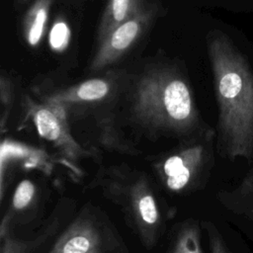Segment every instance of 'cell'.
I'll list each match as a JSON object with an SVG mask.
<instances>
[{"mask_svg":"<svg viewBox=\"0 0 253 253\" xmlns=\"http://www.w3.org/2000/svg\"><path fill=\"white\" fill-rule=\"evenodd\" d=\"M22 122L20 127L32 125L41 139L55 150L61 162L70 165L92 156L93 152L85 148L71 130V124L65 109L54 103L41 99L34 100L25 94L21 99Z\"/></svg>","mask_w":253,"mask_h":253,"instance_id":"8992f818","label":"cell"},{"mask_svg":"<svg viewBox=\"0 0 253 253\" xmlns=\"http://www.w3.org/2000/svg\"><path fill=\"white\" fill-rule=\"evenodd\" d=\"M71 30L67 22L58 18L52 25L49 35H48V43L50 48L55 52L64 51L70 42Z\"/></svg>","mask_w":253,"mask_h":253,"instance_id":"5bb4252c","label":"cell"},{"mask_svg":"<svg viewBox=\"0 0 253 253\" xmlns=\"http://www.w3.org/2000/svg\"><path fill=\"white\" fill-rule=\"evenodd\" d=\"M37 202L38 191L36 184L31 179L22 180L14 191L11 205L3 215L0 229L9 228L17 217H25L26 213L35 209Z\"/></svg>","mask_w":253,"mask_h":253,"instance_id":"9c48e42d","label":"cell"},{"mask_svg":"<svg viewBox=\"0 0 253 253\" xmlns=\"http://www.w3.org/2000/svg\"><path fill=\"white\" fill-rule=\"evenodd\" d=\"M126 122L150 141L176 142L213 131L203 121L188 81L169 67L152 68L134 82Z\"/></svg>","mask_w":253,"mask_h":253,"instance_id":"6da1fadb","label":"cell"},{"mask_svg":"<svg viewBox=\"0 0 253 253\" xmlns=\"http://www.w3.org/2000/svg\"><path fill=\"white\" fill-rule=\"evenodd\" d=\"M142 8H144L143 0H109L98 29L99 42H101L114 28Z\"/></svg>","mask_w":253,"mask_h":253,"instance_id":"8fae6325","label":"cell"},{"mask_svg":"<svg viewBox=\"0 0 253 253\" xmlns=\"http://www.w3.org/2000/svg\"><path fill=\"white\" fill-rule=\"evenodd\" d=\"M0 100H1V120L0 126L2 133L6 131L8 127L9 116L13 106L14 100V87L9 77H6L4 74L0 77Z\"/></svg>","mask_w":253,"mask_h":253,"instance_id":"9a60e30c","label":"cell"},{"mask_svg":"<svg viewBox=\"0 0 253 253\" xmlns=\"http://www.w3.org/2000/svg\"><path fill=\"white\" fill-rule=\"evenodd\" d=\"M58 217L47 246L37 253H130L123 237L99 207L88 203L59 232Z\"/></svg>","mask_w":253,"mask_h":253,"instance_id":"5b68a950","label":"cell"},{"mask_svg":"<svg viewBox=\"0 0 253 253\" xmlns=\"http://www.w3.org/2000/svg\"><path fill=\"white\" fill-rule=\"evenodd\" d=\"M170 253H203L200 225L196 220L187 219L179 225Z\"/></svg>","mask_w":253,"mask_h":253,"instance_id":"4fadbf2b","label":"cell"},{"mask_svg":"<svg viewBox=\"0 0 253 253\" xmlns=\"http://www.w3.org/2000/svg\"><path fill=\"white\" fill-rule=\"evenodd\" d=\"M204 228L206 229L208 234L211 253H232L212 222L205 221Z\"/></svg>","mask_w":253,"mask_h":253,"instance_id":"2e32d148","label":"cell"},{"mask_svg":"<svg viewBox=\"0 0 253 253\" xmlns=\"http://www.w3.org/2000/svg\"><path fill=\"white\" fill-rule=\"evenodd\" d=\"M211 131L176 144L146 160L156 183L172 196H187L204 186L212 162Z\"/></svg>","mask_w":253,"mask_h":253,"instance_id":"277c9868","label":"cell"},{"mask_svg":"<svg viewBox=\"0 0 253 253\" xmlns=\"http://www.w3.org/2000/svg\"><path fill=\"white\" fill-rule=\"evenodd\" d=\"M51 6V0H37L27 11L23 22V35L30 46H37L42 40L48 14Z\"/></svg>","mask_w":253,"mask_h":253,"instance_id":"7c38bea8","label":"cell"},{"mask_svg":"<svg viewBox=\"0 0 253 253\" xmlns=\"http://www.w3.org/2000/svg\"><path fill=\"white\" fill-rule=\"evenodd\" d=\"M115 91L116 85L111 78L98 77L43 95L42 100L62 106L70 118L75 113L81 115L102 106L114 98Z\"/></svg>","mask_w":253,"mask_h":253,"instance_id":"52a82bcc","label":"cell"},{"mask_svg":"<svg viewBox=\"0 0 253 253\" xmlns=\"http://www.w3.org/2000/svg\"><path fill=\"white\" fill-rule=\"evenodd\" d=\"M89 189L116 205L141 244L151 250L159 242L164 217L158 193L148 174L123 162L101 166Z\"/></svg>","mask_w":253,"mask_h":253,"instance_id":"3957f363","label":"cell"},{"mask_svg":"<svg viewBox=\"0 0 253 253\" xmlns=\"http://www.w3.org/2000/svg\"><path fill=\"white\" fill-rule=\"evenodd\" d=\"M217 198L228 211L246 216L253 223V171L233 191H221Z\"/></svg>","mask_w":253,"mask_h":253,"instance_id":"30bf717a","label":"cell"},{"mask_svg":"<svg viewBox=\"0 0 253 253\" xmlns=\"http://www.w3.org/2000/svg\"><path fill=\"white\" fill-rule=\"evenodd\" d=\"M208 52L217 103L216 146L234 160L253 159V72L246 58L221 33L211 34Z\"/></svg>","mask_w":253,"mask_h":253,"instance_id":"7a4b0ae2","label":"cell"},{"mask_svg":"<svg viewBox=\"0 0 253 253\" xmlns=\"http://www.w3.org/2000/svg\"><path fill=\"white\" fill-rule=\"evenodd\" d=\"M152 17V9L144 7L138 13L114 28L100 42L99 49L91 62V71H99L122 57L139 39Z\"/></svg>","mask_w":253,"mask_h":253,"instance_id":"ba28073f","label":"cell"}]
</instances>
